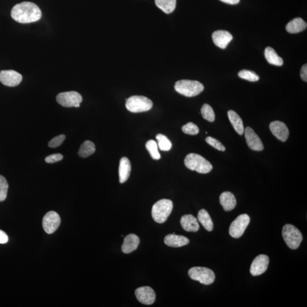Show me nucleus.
Here are the masks:
<instances>
[{"instance_id":"f257e3e1","label":"nucleus","mask_w":307,"mask_h":307,"mask_svg":"<svg viewBox=\"0 0 307 307\" xmlns=\"http://www.w3.org/2000/svg\"><path fill=\"white\" fill-rule=\"evenodd\" d=\"M13 19L21 24H29L40 20L42 12L40 8L31 2H23L15 5L12 9Z\"/></svg>"},{"instance_id":"f03ea898","label":"nucleus","mask_w":307,"mask_h":307,"mask_svg":"<svg viewBox=\"0 0 307 307\" xmlns=\"http://www.w3.org/2000/svg\"><path fill=\"white\" fill-rule=\"evenodd\" d=\"M185 167L200 174H208L213 169L211 163L198 154L190 153L184 159Z\"/></svg>"},{"instance_id":"7ed1b4c3","label":"nucleus","mask_w":307,"mask_h":307,"mask_svg":"<svg viewBox=\"0 0 307 307\" xmlns=\"http://www.w3.org/2000/svg\"><path fill=\"white\" fill-rule=\"evenodd\" d=\"M174 88L176 92L188 97L198 96L204 89L203 85L199 81L190 80H179Z\"/></svg>"},{"instance_id":"20e7f679","label":"nucleus","mask_w":307,"mask_h":307,"mask_svg":"<svg viewBox=\"0 0 307 307\" xmlns=\"http://www.w3.org/2000/svg\"><path fill=\"white\" fill-rule=\"evenodd\" d=\"M173 209V202L169 199H162L153 205L152 217L156 223L162 224L168 220Z\"/></svg>"},{"instance_id":"39448f33","label":"nucleus","mask_w":307,"mask_h":307,"mask_svg":"<svg viewBox=\"0 0 307 307\" xmlns=\"http://www.w3.org/2000/svg\"><path fill=\"white\" fill-rule=\"evenodd\" d=\"M126 109L132 113L147 112L152 108L153 103L148 97L142 96H133L127 99Z\"/></svg>"},{"instance_id":"423d86ee","label":"nucleus","mask_w":307,"mask_h":307,"mask_svg":"<svg viewBox=\"0 0 307 307\" xmlns=\"http://www.w3.org/2000/svg\"><path fill=\"white\" fill-rule=\"evenodd\" d=\"M284 240L290 249H298L303 240V236L298 228L292 225L286 224L282 230Z\"/></svg>"},{"instance_id":"0eeeda50","label":"nucleus","mask_w":307,"mask_h":307,"mask_svg":"<svg viewBox=\"0 0 307 307\" xmlns=\"http://www.w3.org/2000/svg\"><path fill=\"white\" fill-rule=\"evenodd\" d=\"M188 275L192 279L199 281L205 285H211L215 280L213 271L206 267H192L188 271Z\"/></svg>"},{"instance_id":"6e6552de","label":"nucleus","mask_w":307,"mask_h":307,"mask_svg":"<svg viewBox=\"0 0 307 307\" xmlns=\"http://www.w3.org/2000/svg\"><path fill=\"white\" fill-rule=\"evenodd\" d=\"M82 100L81 94L75 91L60 93L57 96V102L64 107H79Z\"/></svg>"},{"instance_id":"1a4fd4ad","label":"nucleus","mask_w":307,"mask_h":307,"mask_svg":"<svg viewBox=\"0 0 307 307\" xmlns=\"http://www.w3.org/2000/svg\"><path fill=\"white\" fill-rule=\"evenodd\" d=\"M250 218L246 214H243L238 216L231 223L230 228V236L238 238L243 236L244 231L250 223Z\"/></svg>"},{"instance_id":"9d476101","label":"nucleus","mask_w":307,"mask_h":307,"mask_svg":"<svg viewBox=\"0 0 307 307\" xmlns=\"http://www.w3.org/2000/svg\"><path fill=\"white\" fill-rule=\"evenodd\" d=\"M60 215L54 211L48 212L46 214L42 221L44 230L47 234L54 233L60 227Z\"/></svg>"},{"instance_id":"9b49d317","label":"nucleus","mask_w":307,"mask_h":307,"mask_svg":"<svg viewBox=\"0 0 307 307\" xmlns=\"http://www.w3.org/2000/svg\"><path fill=\"white\" fill-rule=\"evenodd\" d=\"M269 264V258L266 255L261 254L254 260L250 266V272L253 276H259L267 269Z\"/></svg>"},{"instance_id":"f8f14e48","label":"nucleus","mask_w":307,"mask_h":307,"mask_svg":"<svg viewBox=\"0 0 307 307\" xmlns=\"http://www.w3.org/2000/svg\"><path fill=\"white\" fill-rule=\"evenodd\" d=\"M22 75L14 70H4L0 72V81L4 86L15 87L21 83Z\"/></svg>"},{"instance_id":"ddd939ff","label":"nucleus","mask_w":307,"mask_h":307,"mask_svg":"<svg viewBox=\"0 0 307 307\" xmlns=\"http://www.w3.org/2000/svg\"><path fill=\"white\" fill-rule=\"evenodd\" d=\"M135 295L137 300L143 305H152L155 301V293L150 287H139L135 291Z\"/></svg>"},{"instance_id":"4468645a","label":"nucleus","mask_w":307,"mask_h":307,"mask_svg":"<svg viewBox=\"0 0 307 307\" xmlns=\"http://www.w3.org/2000/svg\"><path fill=\"white\" fill-rule=\"evenodd\" d=\"M245 137H246L247 144L249 148L254 151L260 152L264 149V146L262 140L259 136L250 127H247L245 129Z\"/></svg>"},{"instance_id":"2eb2a0df","label":"nucleus","mask_w":307,"mask_h":307,"mask_svg":"<svg viewBox=\"0 0 307 307\" xmlns=\"http://www.w3.org/2000/svg\"><path fill=\"white\" fill-rule=\"evenodd\" d=\"M270 129L273 135L282 142L288 139L289 130L286 124L279 121H275L270 123Z\"/></svg>"},{"instance_id":"dca6fc26","label":"nucleus","mask_w":307,"mask_h":307,"mask_svg":"<svg viewBox=\"0 0 307 307\" xmlns=\"http://www.w3.org/2000/svg\"><path fill=\"white\" fill-rule=\"evenodd\" d=\"M212 40L217 47L226 48L229 44L232 41L233 36L230 32L225 31H217L212 34Z\"/></svg>"},{"instance_id":"f3484780","label":"nucleus","mask_w":307,"mask_h":307,"mask_svg":"<svg viewBox=\"0 0 307 307\" xmlns=\"http://www.w3.org/2000/svg\"><path fill=\"white\" fill-rule=\"evenodd\" d=\"M139 238L135 234L127 235L124 238L123 243L122 246L123 252L129 254L136 250L139 244Z\"/></svg>"},{"instance_id":"a211bd4d","label":"nucleus","mask_w":307,"mask_h":307,"mask_svg":"<svg viewBox=\"0 0 307 307\" xmlns=\"http://www.w3.org/2000/svg\"><path fill=\"white\" fill-rule=\"evenodd\" d=\"M166 246L172 247H179L187 246L189 243L188 238L175 234H170L166 236L164 239Z\"/></svg>"},{"instance_id":"6ab92c4d","label":"nucleus","mask_w":307,"mask_h":307,"mask_svg":"<svg viewBox=\"0 0 307 307\" xmlns=\"http://www.w3.org/2000/svg\"><path fill=\"white\" fill-rule=\"evenodd\" d=\"M132 170L131 163L126 157H123L120 161L119 173L120 184H123L129 178Z\"/></svg>"},{"instance_id":"aec40b11","label":"nucleus","mask_w":307,"mask_h":307,"mask_svg":"<svg viewBox=\"0 0 307 307\" xmlns=\"http://www.w3.org/2000/svg\"><path fill=\"white\" fill-rule=\"evenodd\" d=\"M181 224L184 230L189 232L190 231L197 232L200 228L197 218L191 215H184L181 218Z\"/></svg>"},{"instance_id":"412c9836","label":"nucleus","mask_w":307,"mask_h":307,"mask_svg":"<svg viewBox=\"0 0 307 307\" xmlns=\"http://www.w3.org/2000/svg\"><path fill=\"white\" fill-rule=\"evenodd\" d=\"M220 202L225 211L233 210L237 205L236 198L230 192L222 193L220 197Z\"/></svg>"},{"instance_id":"4be33fe9","label":"nucleus","mask_w":307,"mask_h":307,"mask_svg":"<svg viewBox=\"0 0 307 307\" xmlns=\"http://www.w3.org/2000/svg\"><path fill=\"white\" fill-rule=\"evenodd\" d=\"M228 116L231 125L233 126L236 132L238 135H243L244 133L245 128L243 120H242L240 116L232 110L228 111Z\"/></svg>"},{"instance_id":"5701e85b","label":"nucleus","mask_w":307,"mask_h":307,"mask_svg":"<svg viewBox=\"0 0 307 307\" xmlns=\"http://www.w3.org/2000/svg\"><path fill=\"white\" fill-rule=\"evenodd\" d=\"M307 27V23L302 18H296L288 23L286 29L290 33L295 34L305 31Z\"/></svg>"},{"instance_id":"b1692460","label":"nucleus","mask_w":307,"mask_h":307,"mask_svg":"<svg viewBox=\"0 0 307 307\" xmlns=\"http://www.w3.org/2000/svg\"><path fill=\"white\" fill-rule=\"evenodd\" d=\"M264 56L268 63L276 66H282L283 64V59L279 56L276 52L272 47H267L264 51Z\"/></svg>"},{"instance_id":"393cba45","label":"nucleus","mask_w":307,"mask_h":307,"mask_svg":"<svg viewBox=\"0 0 307 307\" xmlns=\"http://www.w3.org/2000/svg\"><path fill=\"white\" fill-rule=\"evenodd\" d=\"M198 220L202 226L209 231H211L214 229V223L208 212L205 210H201L199 212L198 215Z\"/></svg>"},{"instance_id":"a878e982","label":"nucleus","mask_w":307,"mask_h":307,"mask_svg":"<svg viewBox=\"0 0 307 307\" xmlns=\"http://www.w3.org/2000/svg\"><path fill=\"white\" fill-rule=\"evenodd\" d=\"M95 145L90 140H86L82 145H81L78 154L81 158H86L88 157L95 152Z\"/></svg>"},{"instance_id":"bb28decb","label":"nucleus","mask_w":307,"mask_h":307,"mask_svg":"<svg viewBox=\"0 0 307 307\" xmlns=\"http://www.w3.org/2000/svg\"><path fill=\"white\" fill-rule=\"evenodd\" d=\"M155 4L165 14H171L176 8V0H155Z\"/></svg>"},{"instance_id":"cd10ccee","label":"nucleus","mask_w":307,"mask_h":307,"mask_svg":"<svg viewBox=\"0 0 307 307\" xmlns=\"http://www.w3.org/2000/svg\"><path fill=\"white\" fill-rule=\"evenodd\" d=\"M156 139L158 140L159 148L162 151L168 152L171 150L172 143L167 137L162 134H159L156 136Z\"/></svg>"},{"instance_id":"c85d7f7f","label":"nucleus","mask_w":307,"mask_h":307,"mask_svg":"<svg viewBox=\"0 0 307 307\" xmlns=\"http://www.w3.org/2000/svg\"><path fill=\"white\" fill-rule=\"evenodd\" d=\"M146 148L153 159L159 160L161 159V155L158 151L157 143L154 140H149L146 143Z\"/></svg>"},{"instance_id":"c756f323","label":"nucleus","mask_w":307,"mask_h":307,"mask_svg":"<svg viewBox=\"0 0 307 307\" xmlns=\"http://www.w3.org/2000/svg\"><path fill=\"white\" fill-rule=\"evenodd\" d=\"M201 113L202 117L209 122H214L215 120V114L213 109L207 104H204L201 109Z\"/></svg>"},{"instance_id":"7c9ffc66","label":"nucleus","mask_w":307,"mask_h":307,"mask_svg":"<svg viewBox=\"0 0 307 307\" xmlns=\"http://www.w3.org/2000/svg\"><path fill=\"white\" fill-rule=\"evenodd\" d=\"M238 77L241 79L251 81V82H255V81L260 80L259 75L254 73V72L249 70H244L240 71L239 73H238Z\"/></svg>"},{"instance_id":"2f4dec72","label":"nucleus","mask_w":307,"mask_h":307,"mask_svg":"<svg viewBox=\"0 0 307 307\" xmlns=\"http://www.w3.org/2000/svg\"><path fill=\"white\" fill-rule=\"evenodd\" d=\"M8 184L4 176L0 175V201H4L7 197Z\"/></svg>"},{"instance_id":"473e14b6","label":"nucleus","mask_w":307,"mask_h":307,"mask_svg":"<svg viewBox=\"0 0 307 307\" xmlns=\"http://www.w3.org/2000/svg\"><path fill=\"white\" fill-rule=\"evenodd\" d=\"M182 131L189 135H197L199 133V129L197 125L192 123H188L182 126Z\"/></svg>"},{"instance_id":"72a5a7b5","label":"nucleus","mask_w":307,"mask_h":307,"mask_svg":"<svg viewBox=\"0 0 307 307\" xmlns=\"http://www.w3.org/2000/svg\"><path fill=\"white\" fill-rule=\"evenodd\" d=\"M205 140H206L207 143H208L209 145L214 147V148L220 150V151L221 152L225 151V146L222 144L220 141L213 138V137H208L207 138L205 139Z\"/></svg>"},{"instance_id":"f704fd0d","label":"nucleus","mask_w":307,"mask_h":307,"mask_svg":"<svg viewBox=\"0 0 307 307\" xmlns=\"http://www.w3.org/2000/svg\"><path fill=\"white\" fill-rule=\"evenodd\" d=\"M65 139H66V136L64 135L55 137L49 142L48 146L51 148H56L63 143Z\"/></svg>"},{"instance_id":"c9c22d12","label":"nucleus","mask_w":307,"mask_h":307,"mask_svg":"<svg viewBox=\"0 0 307 307\" xmlns=\"http://www.w3.org/2000/svg\"><path fill=\"white\" fill-rule=\"evenodd\" d=\"M63 158V156L61 154H54L47 156V157L45 158V161L48 163H54L61 161Z\"/></svg>"},{"instance_id":"e433bc0d","label":"nucleus","mask_w":307,"mask_h":307,"mask_svg":"<svg viewBox=\"0 0 307 307\" xmlns=\"http://www.w3.org/2000/svg\"><path fill=\"white\" fill-rule=\"evenodd\" d=\"M300 77L303 81H307V64L303 65V66L300 70Z\"/></svg>"},{"instance_id":"4c0bfd02","label":"nucleus","mask_w":307,"mask_h":307,"mask_svg":"<svg viewBox=\"0 0 307 307\" xmlns=\"http://www.w3.org/2000/svg\"><path fill=\"white\" fill-rule=\"evenodd\" d=\"M9 240L8 235L4 231L0 230V244L7 243Z\"/></svg>"},{"instance_id":"58836bf2","label":"nucleus","mask_w":307,"mask_h":307,"mask_svg":"<svg viewBox=\"0 0 307 307\" xmlns=\"http://www.w3.org/2000/svg\"><path fill=\"white\" fill-rule=\"evenodd\" d=\"M221 1L230 5H236L239 3L240 0H220Z\"/></svg>"}]
</instances>
